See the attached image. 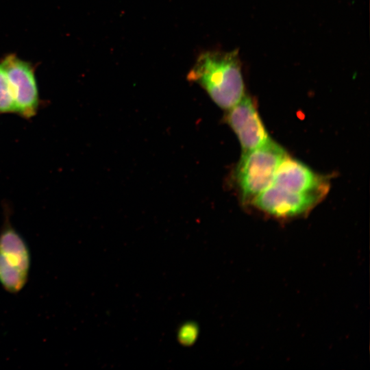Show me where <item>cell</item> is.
Masks as SVG:
<instances>
[{
    "label": "cell",
    "mask_w": 370,
    "mask_h": 370,
    "mask_svg": "<svg viewBox=\"0 0 370 370\" xmlns=\"http://www.w3.org/2000/svg\"><path fill=\"white\" fill-rule=\"evenodd\" d=\"M220 108L229 110L245 95L238 49L201 52L187 75Z\"/></svg>",
    "instance_id": "cell-1"
},
{
    "label": "cell",
    "mask_w": 370,
    "mask_h": 370,
    "mask_svg": "<svg viewBox=\"0 0 370 370\" xmlns=\"http://www.w3.org/2000/svg\"><path fill=\"white\" fill-rule=\"evenodd\" d=\"M287 155L273 140L251 151L243 152L236 178L243 201L250 204L274 180L276 170Z\"/></svg>",
    "instance_id": "cell-2"
},
{
    "label": "cell",
    "mask_w": 370,
    "mask_h": 370,
    "mask_svg": "<svg viewBox=\"0 0 370 370\" xmlns=\"http://www.w3.org/2000/svg\"><path fill=\"white\" fill-rule=\"evenodd\" d=\"M0 230V284L9 293L16 294L25 286L31 267V254L24 238L12 226L10 210L4 205Z\"/></svg>",
    "instance_id": "cell-3"
},
{
    "label": "cell",
    "mask_w": 370,
    "mask_h": 370,
    "mask_svg": "<svg viewBox=\"0 0 370 370\" xmlns=\"http://www.w3.org/2000/svg\"><path fill=\"white\" fill-rule=\"evenodd\" d=\"M1 62L12 90L16 114L30 120L37 115L41 105L34 67L14 53L8 54Z\"/></svg>",
    "instance_id": "cell-4"
},
{
    "label": "cell",
    "mask_w": 370,
    "mask_h": 370,
    "mask_svg": "<svg viewBox=\"0 0 370 370\" xmlns=\"http://www.w3.org/2000/svg\"><path fill=\"white\" fill-rule=\"evenodd\" d=\"M325 195L289 190L275 184L250 203L259 210L280 219L293 218L309 212Z\"/></svg>",
    "instance_id": "cell-5"
},
{
    "label": "cell",
    "mask_w": 370,
    "mask_h": 370,
    "mask_svg": "<svg viewBox=\"0 0 370 370\" xmlns=\"http://www.w3.org/2000/svg\"><path fill=\"white\" fill-rule=\"evenodd\" d=\"M227 110V122L237 136L243 152L258 148L271 139L251 97L245 95Z\"/></svg>",
    "instance_id": "cell-6"
},
{
    "label": "cell",
    "mask_w": 370,
    "mask_h": 370,
    "mask_svg": "<svg viewBox=\"0 0 370 370\" xmlns=\"http://www.w3.org/2000/svg\"><path fill=\"white\" fill-rule=\"evenodd\" d=\"M291 191L325 195L330 188L326 177L286 155L280 163L273 183Z\"/></svg>",
    "instance_id": "cell-7"
},
{
    "label": "cell",
    "mask_w": 370,
    "mask_h": 370,
    "mask_svg": "<svg viewBox=\"0 0 370 370\" xmlns=\"http://www.w3.org/2000/svg\"><path fill=\"white\" fill-rule=\"evenodd\" d=\"M16 114L15 101L6 71L0 62V115Z\"/></svg>",
    "instance_id": "cell-8"
},
{
    "label": "cell",
    "mask_w": 370,
    "mask_h": 370,
    "mask_svg": "<svg viewBox=\"0 0 370 370\" xmlns=\"http://www.w3.org/2000/svg\"><path fill=\"white\" fill-rule=\"evenodd\" d=\"M196 336V330L193 326L186 325L182 329L180 337L184 343H190L194 341Z\"/></svg>",
    "instance_id": "cell-9"
}]
</instances>
